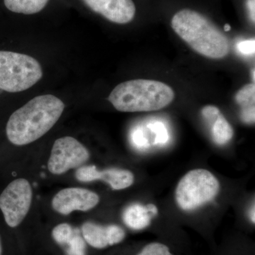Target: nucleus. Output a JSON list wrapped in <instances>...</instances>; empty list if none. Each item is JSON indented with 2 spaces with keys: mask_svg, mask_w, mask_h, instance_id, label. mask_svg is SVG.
<instances>
[{
  "mask_svg": "<svg viewBox=\"0 0 255 255\" xmlns=\"http://www.w3.org/2000/svg\"><path fill=\"white\" fill-rule=\"evenodd\" d=\"M85 240L79 235L78 233H75V236L69 242L67 255H86V246H85Z\"/></svg>",
  "mask_w": 255,
  "mask_h": 255,
  "instance_id": "nucleus-18",
  "label": "nucleus"
},
{
  "mask_svg": "<svg viewBox=\"0 0 255 255\" xmlns=\"http://www.w3.org/2000/svg\"><path fill=\"white\" fill-rule=\"evenodd\" d=\"M75 230L68 223H60L52 231L53 240L60 246H67L75 234Z\"/></svg>",
  "mask_w": 255,
  "mask_h": 255,
  "instance_id": "nucleus-16",
  "label": "nucleus"
},
{
  "mask_svg": "<svg viewBox=\"0 0 255 255\" xmlns=\"http://www.w3.org/2000/svg\"><path fill=\"white\" fill-rule=\"evenodd\" d=\"M42 76L41 65L31 56L0 50V90L11 93L24 91Z\"/></svg>",
  "mask_w": 255,
  "mask_h": 255,
  "instance_id": "nucleus-4",
  "label": "nucleus"
},
{
  "mask_svg": "<svg viewBox=\"0 0 255 255\" xmlns=\"http://www.w3.org/2000/svg\"><path fill=\"white\" fill-rule=\"evenodd\" d=\"M250 218H251V220L252 223H255V205H253V207L250 211Z\"/></svg>",
  "mask_w": 255,
  "mask_h": 255,
  "instance_id": "nucleus-22",
  "label": "nucleus"
},
{
  "mask_svg": "<svg viewBox=\"0 0 255 255\" xmlns=\"http://www.w3.org/2000/svg\"><path fill=\"white\" fill-rule=\"evenodd\" d=\"M94 12L119 24L130 23L135 17V5L132 0H82Z\"/></svg>",
  "mask_w": 255,
  "mask_h": 255,
  "instance_id": "nucleus-9",
  "label": "nucleus"
},
{
  "mask_svg": "<svg viewBox=\"0 0 255 255\" xmlns=\"http://www.w3.org/2000/svg\"><path fill=\"white\" fill-rule=\"evenodd\" d=\"M255 40H247L240 42L238 44V50L244 55H253L255 53Z\"/></svg>",
  "mask_w": 255,
  "mask_h": 255,
  "instance_id": "nucleus-20",
  "label": "nucleus"
},
{
  "mask_svg": "<svg viewBox=\"0 0 255 255\" xmlns=\"http://www.w3.org/2000/svg\"><path fill=\"white\" fill-rule=\"evenodd\" d=\"M220 190L217 178L207 169L189 171L178 183L175 200L183 211H194L214 200Z\"/></svg>",
  "mask_w": 255,
  "mask_h": 255,
  "instance_id": "nucleus-5",
  "label": "nucleus"
},
{
  "mask_svg": "<svg viewBox=\"0 0 255 255\" xmlns=\"http://www.w3.org/2000/svg\"><path fill=\"white\" fill-rule=\"evenodd\" d=\"M32 188L25 179H16L9 183L0 194V210L10 228L21 224L31 207Z\"/></svg>",
  "mask_w": 255,
  "mask_h": 255,
  "instance_id": "nucleus-6",
  "label": "nucleus"
},
{
  "mask_svg": "<svg viewBox=\"0 0 255 255\" xmlns=\"http://www.w3.org/2000/svg\"><path fill=\"white\" fill-rule=\"evenodd\" d=\"M236 102L241 109V117L244 123H255V85L248 84L241 88L236 95Z\"/></svg>",
  "mask_w": 255,
  "mask_h": 255,
  "instance_id": "nucleus-13",
  "label": "nucleus"
},
{
  "mask_svg": "<svg viewBox=\"0 0 255 255\" xmlns=\"http://www.w3.org/2000/svg\"><path fill=\"white\" fill-rule=\"evenodd\" d=\"M211 127V136L215 143L224 145L231 141L234 135V130L227 119L220 113L212 121L207 123Z\"/></svg>",
  "mask_w": 255,
  "mask_h": 255,
  "instance_id": "nucleus-14",
  "label": "nucleus"
},
{
  "mask_svg": "<svg viewBox=\"0 0 255 255\" xmlns=\"http://www.w3.org/2000/svg\"><path fill=\"white\" fill-rule=\"evenodd\" d=\"M247 6L249 11L250 17L252 21L255 23V0H248Z\"/></svg>",
  "mask_w": 255,
  "mask_h": 255,
  "instance_id": "nucleus-21",
  "label": "nucleus"
},
{
  "mask_svg": "<svg viewBox=\"0 0 255 255\" xmlns=\"http://www.w3.org/2000/svg\"><path fill=\"white\" fill-rule=\"evenodd\" d=\"M174 99V90L167 84L144 79L119 84L109 97L114 108L122 112L159 110L172 103Z\"/></svg>",
  "mask_w": 255,
  "mask_h": 255,
  "instance_id": "nucleus-3",
  "label": "nucleus"
},
{
  "mask_svg": "<svg viewBox=\"0 0 255 255\" xmlns=\"http://www.w3.org/2000/svg\"><path fill=\"white\" fill-rule=\"evenodd\" d=\"M157 214V208L154 204H132L124 210L122 218L128 227L140 231L148 227L151 219Z\"/></svg>",
  "mask_w": 255,
  "mask_h": 255,
  "instance_id": "nucleus-11",
  "label": "nucleus"
},
{
  "mask_svg": "<svg viewBox=\"0 0 255 255\" xmlns=\"http://www.w3.org/2000/svg\"><path fill=\"white\" fill-rule=\"evenodd\" d=\"M2 253H3L2 243H1V238H0V255H2Z\"/></svg>",
  "mask_w": 255,
  "mask_h": 255,
  "instance_id": "nucleus-23",
  "label": "nucleus"
},
{
  "mask_svg": "<svg viewBox=\"0 0 255 255\" xmlns=\"http://www.w3.org/2000/svg\"><path fill=\"white\" fill-rule=\"evenodd\" d=\"M99 202L100 196L94 191L82 188H65L55 194L52 207L58 214L67 216L75 211H90Z\"/></svg>",
  "mask_w": 255,
  "mask_h": 255,
  "instance_id": "nucleus-8",
  "label": "nucleus"
},
{
  "mask_svg": "<svg viewBox=\"0 0 255 255\" xmlns=\"http://www.w3.org/2000/svg\"><path fill=\"white\" fill-rule=\"evenodd\" d=\"M64 110L63 102L54 95L34 97L9 117L6 127L8 140L15 145L36 141L54 127Z\"/></svg>",
  "mask_w": 255,
  "mask_h": 255,
  "instance_id": "nucleus-1",
  "label": "nucleus"
},
{
  "mask_svg": "<svg viewBox=\"0 0 255 255\" xmlns=\"http://www.w3.org/2000/svg\"><path fill=\"white\" fill-rule=\"evenodd\" d=\"M230 29H231V26H230L229 25L226 24V26H225V30L228 31H229Z\"/></svg>",
  "mask_w": 255,
  "mask_h": 255,
  "instance_id": "nucleus-24",
  "label": "nucleus"
},
{
  "mask_svg": "<svg viewBox=\"0 0 255 255\" xmlns=\"http://www.w3.org/2000/svg\"><path fill=\"white\" fill-rule=\"evenodd\" d=\"M83 239L87 244L96 249H104L119 244L126 237L125 231L118 225L102 226L86 222L82 226Z\"/></svg>",
  "mask_w": 255,
  "mask_h": 255,
  "instance_id": "nucleus-10",
  "label": "nucleus"
},
{
  "mask_svg": "<svg viewBox=\"0 0 255 255\" xmlns=\"http://www.w3.org/2000/svg\"><path fill=\"white\" fill-rule=\"evenodd\" d=\"M137 255H174L163 243H151L142 248Z\"/></svg>",
  "mask_w": 255,
  "mask_h": 255,
  "instance_id": "nucleus-19",
  "label": "nucleus"
},
{
  "mask_svg": "<svg viewBox=\"0 0 255 255\" xmlns=\"http://www.w3.org/2000/svg\"><path fill=\"white\" fill-rule=\"evenodd\" d=\"M147 127L150 129L155 137V145H162L167 143L169 139L168 132L163 124L155 122L148 124Z\"/></svg>",
  "mask_w": 255,
  "mask_h": 255,
  "instance_id": "nucleus-17",
  "label": "nucleus"
},
{
  "mask_svg": "<svg viewBox=\"0 0 255 255\" xmlns=\"http://www.w3.org/2000/svg\"><path fill=\"white\" fill-rule=\"evenodd\" d=\"M97 180L107 183L114 190H122L133 184L134 175L127 169L109 168L100 171L96 168L94 171L93 182Z\"/></svg>",
  "mask_w": 255,
  "mask_h": 255,
  "instance_id": "nucleus-12",
  "label": "nucleus"
},
{
  "mask_svg": "<svg viewBox=\"0 0 255 255\" xmlns=\"http://www.w3.org/2000/svg\"><path fill=\"white\" fill-rule=\"evenodd\" d=\"M172 27L194 51L211 59H221L229 53L227 37L204 15L185 9L174 15Z\"/></svg>",
  "mask_w": 255,
  "mask_h": 255,
  "instance_id": "nucleus-2",
  "label": "nucleus"
},
{
  "mask_svg": "<svg viewBox=\"0 0 255 255\" xmlns=\"http://www.w3.org/2000/svg\"><path fill=\"white\" fill-rule=\"evenodd\" d=\"M253 75V81H255V69L252 70V76Z\"/></svg>",
  "mask_w": 255,
  "mask_h": 255,
  "instance_id": "nucleus-25",
  "label": "nucleus"
},
{
  "mask_svg": "<svg viewBox=\"0 0 255 255\" xmlns=\"http://www.w3.org/2000/svg\"><path fill=\"white\" fill-rule=\"evenodd\" d=\"M50 0H4L5 6L12 12L31 15L46 7Z\"/></svg>",
  "mask_w": 255,
  "mask_h": 255,
  "instance_id": "nucleus-15",
  "label": "nucleus"
},
{
  "mask_svg": "<svg viewBox=\"0 0 255 255\" xmlns=\"http://www.w3.org/2000/svg\"><path fill=\"white\" fill-rule=\"evenodd\" d=\"M85 146L73 137H60L52 147L48 168L53 174H62L71 169L79 168L90 158Z\"/></svg>",
  "mask_w": 255,
  "mask_h": 255,
  "instance_id": "nucleus-7",
  "label": "nucleus"
}]
</instances>
